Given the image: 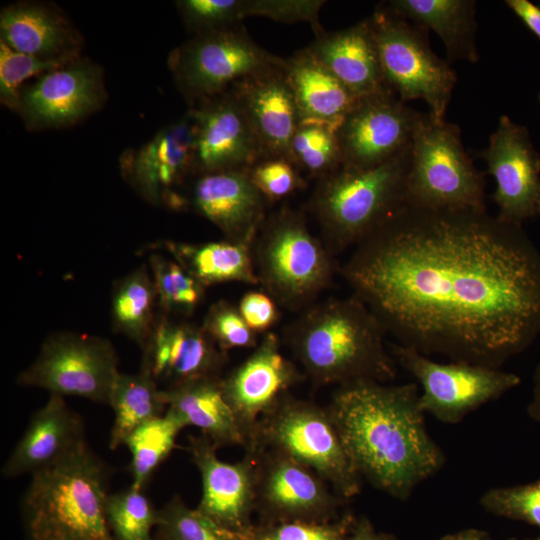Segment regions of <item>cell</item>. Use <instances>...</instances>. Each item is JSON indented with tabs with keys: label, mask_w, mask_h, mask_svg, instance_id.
<instances>
[{
	"label": "cell",
	"mask_w": 540,
	"mask_h": 540,
	"mask_svg": "<svg viewBox=\"0 0 540 540\" xmlns=\"http://www.w3.org/2000/svg\"><path fill=\"white\" fill-rule=\"evenodd\" d=\"M419 115L390 90L358 98L336 128L341 166L371 168L404 152Z\"/></svg>",
	"instance_id": "cell-15"
},
{
	"label": "cell",
	"mask_w": 540,
	"mask_h": 540,
	"mask_svg": "<svg viewBox=\"0 0 540 540\" xmlns=\"http://www.w3.org/2000/svg\"><path fill=\"white\" fill-rule=\"evenodd\" d=\"M110 474L88 444L33 474L21 501L28 540H115L106 513Z\"/></svg>",
	"instance_id": "cell-4"
},
{
	"label": "cell",
	"mask_w": 540,
	"mask_h": 540,
	"mask_svg": "<svg viewBox=\"0 0 540 540\" xmlns=\"http://www.w3.org/2000/svg\"><path fill=\"white\" fill-rule=\"evenodd\" d=\"M87 444L82 418L63 397L50 395L29 424L1 469L3 476H31L49 469Z\"/></svg>",
	"instance_id": "cell-24"
},
{
	"label": "cell",
	"mask_w": 540,
	"mask_h": 540,
	"mask_svg": "<svg viewBox=\"0 0 540 540\" xmlns=\"http://www.w3.org/2000/svg\"><path fill=\"white\" fill-rule=\"evenodd\" d=\"M356 517L344 512L325 522L256 523L250 540H349Z\"/></svg>",
	"instance_id": "cell-39"
},
{
	"label": "cell",
	"mask_w": 540,
	"mask_h": 540,
	"mask_svg": "<svg viewBox=\"0 0 540 540\" xmlns=\"http://www.w3.org/2000/svg\"><path fill=\"white\" fill-rule=\"evenodd\" d=\"M510 540H516V539H510Z\"/></svg>",
	"instance_id": "cell-52"
},
{
	"label": "cell",
	"mask_w": 540,
	"mask_h": 540,
	"mask_svg": "<svg viewBox=\"0 0 540 540\" xmlns=\"http://www.w3.org/2000/svg\"><path fill=\"white\" fill-rule=\"evenodd\" d=\"M283 62L253 41L240 24L193 35L168 57L174 82L190 106Z\"/></svg>",
	"instance_id": "cell-10"
},
{
	"label": "cell",
	"mask_w": 540,
	"mask_h": 540,
	"mask_svg": "<svg viewBox=\"0 0 540 540\" xmlns=\"http://www.w3.org/2000/svg\"><path fill=\"white\" fill-rule=\"evenodd\" d=\"M480 504L496 516L540 528V479L527 484L489 489L480 498Z\"/></svg>",
	"instance_id": "cell-40"
},
{
	"label": "cell",
	"mask_w": 540,
	"mask_h": 540,
	"mask_svg": "<svg viewBox=\"0 0 540 540\" xmlns=\"http://www.w3.org/2000/svg\"><path fill=\"white\" fill-rule=\"evenodd\" d=\"M72 61V60H71ZM70 61L38 58L15 51L0 41V102L17 112L21 89L26 81L58 68Z\"/></svg>",
	"instance_id": "cell-38"
},
{
	"label": "cell",
	"mask_w": 540,
	"mask_h": 540,
	"mask_svg": "<svg viewBox=\"0 0 540 540\" xmlns=\"http://www.w3.org/2000/svg\"><path fill=\"white\" fill-rule=\"evenodd\" d=\"M156 540H250L222 528L196 508L188 507L179 495L158 510Z\"/></svg>",
	"instance_id": "cell-37"
},
{
	"label": "cell",
	"mask_w": 540,
	"mask_h": 540,
	"mask_svg": "<svg viewBox=\"0 0 540 540\" xmlns=\"http://www.w3.org/2000/svg\"><path fill=\"white\" fill-rule=\"evenodd\" d=\"M222 376L196 379L161 390L166 410L187 426L199 429L217 448L242 446L246 439L227 403L221 387Z\"/></svg>",
	"instance_id": "cell-27"
},
{
	"label": "cell",
	"mask_w": 540,
	"mask_h": 540,
	"mask_svg": "<svg viewBox=\"0 0 540 540\" xmlns=\"http://www.w3.org/2000/svg\"><path fill=\"white\" fill-rule=\"evenodd\" d=\"M349 540H397L394 536L378 532L370 520L362 516L356 518Z\"/></svg>",
	"instance_id": "cell-47"
},
{
	"label": "cell",
	"mask_w": 540,
	"mask_h": 540,
	"mask_svg": "<svg viewBox=\"0 0 540 540\" xmlns=\"http://www.w3.org/2000/svg\"><path fill=\"white\" fill-rule=\"evenodd\" d=\"M157 295L145 266L137 268L116 284L111 303L113 328L145 348L156 321Z\"/></svg>",
	"instance_id": "cell-32"
},
{
	"label": "cell",
	"mask_w": 540,
	"mask_h": 540,
	"mask_svg": "<svg viewBox=\"0 0 540 540\" xmlns=\"http://www.w3.org/2000/svg\"><path fill=\"white\" fill-rule=\"evenodd\" d=\"M247 173L269 202L281 200L305 186L298 168L284 158L262 159Z\"/></svg>",
	"instance_id": "cell-43"
},
{
	"label": "cell",
	"mask_w": 540,
	"mask_h": 540,
	"mask_svg": "<svg viewBox=\"0 0 540 540\" xmlns=\"http://www.w3.org/2000/svg\"><path fill=\"white\" fill-rule=\"evenodd\" d=\"M440 540H492L490 536L479 529H464L452 534L443 536Z\"/></svg>",
	"instance_id": "cell-49"
},
{
	"label": "cell",
	"mask_w": 540,
	"mask_h": 540,
	"mask_svg": "<svg viewBox=\"0 0 540 540\" xmlns=\"http://www.w3.org/2000/svg\"><path fill=\"white\" fill-rule=\"evenodd\" d=\"M195 137V121L187 110L142 146L121 155L124 179L151 203L181 207L183 201L174 189L195 174Z\"/></svg>",
	"instance_id": "cell-18"
},
{
	"label": "cell",
	"mask_w": 540,
	"mask_h": 540,
	"mask_svg": "<svg viewBox=\"0 0 540 540\" xmlns=\"http://www.w3.org/2000/svg\"><path fill=\"white\" fill-rule=\"evenodd\" d=\"M406 188L412 206L486 210L484 175L466 153L459 127L429 112H420L414 129Z\"/></svg>",
	"instance_id": "cell-8"
},
{
	"label": "cell",
	"mask_w": 540,
	"mask_h": 540,
	"mask_svg": "<svg viewBox=\"0 0 540 540\" xmlns=\"http://www.w3.org/2000/svg\"><path fill=\"white\" fill-rule=\"evenodd\" d=\"M161 246L204 287L224 282L259 284L252 245L225 239L207 243L164 241Z\"/></svg>",
	"instance_id": "cell-30"
},
{
	"label": "cell",
	"mask_w": 540,
	"mask_h": 540,
	"mask_svg": "<svg viewBox=\"0 0 540 540\" xmlns=\"http://www.w3.org/2000/svg\"><path fill=\"white\" fill-rule=\"evenodd\" d=\"M369 19L387 87L404 103L425 101L431 116L444 119L457 76L430 48L427 30L384 4Z\"/></svg>",
	"instance_id": "cell-9"
},
{
	"label": "cell",
	"mask_w": 540,
	"mask_h": 540,
	"mask_svg": "<svg viewBox=\"0 0 540 540\" xmlns=\"http://www.w3.org/2000/svg\"><path fill=\"white\" fill-rule=\"evenodd\" d=\"M340 274L399 345L500 368L540 334V250L486 210L407 202Z\"/></svg>",
	"instance_id": "cell-1"
},
{
	"label": "cell",
	"mask_w": 540,
	"mask_h": 540,
	"mask_svg": "<svg viewBox=\"0 0 540 540\" xmlns=\"http://www.w3.org/2000/svg\"><path fill=\"white\" fill-rule=\"evenodd\" d=\"M106 513L115 540H156L152 531L158 525V510L144 490L130 486L110 493Z\"/></svg>",
	"instance_id": "cell-35"
},
{
	"label": "cell",
	"mask_w": 540,
	"mask_h": 540,
	"mask_svg": "<svg viewBox=\"0 0 540 540\" xmlns=\"http://www.w3.org/2000/svg\"><path fill=\"white\" fill-rule=\"evenodd\" d=\"M392 353L421 386L423 412L446 424L459 423L521 383L519 376L500 368L456 361L440 363L399 344L392 346Z\"/></svg>",
	"instance_id": "cell-12"
},
{
	"label": "cell",
	"mask_w": 540,
	"mask_h": 540,
	"mask_svg": "<svg viewBox=\"0 0 540 540\" xmlns=\"http://www.w3.org/2000/svg\"><path fill=\"white\" fill-rule=\"evenodd\" d=\"M143 351L141 368L168 387L219 377L228 359L202 326L173 322L166 315L156 322Z\"/></svg>",
	"instance_id": "cell-21"
},
{
	"label": "cell",
	"mask_w": 540,
	"mask_h": 540,
	"mask_svg": "<svg viewBox=\"0 0 540 540\" xmlns=\"http://www.w3.org/2000/svg\"><path fill=\"white\" fill-rule=\"evenodd\" d=\"M191 203L225 239L252 245L267 217L269 201L247 171L227 170L198 174Z\"/></svg>",
	"instance_id": "cell-22"
},
{
	"label": "cell",
	"mask_w": 540,
	"mask_h": 540,
	"mask_svg": "<svg viewBox=\"0 0 540 540\" xmlns=\"http://www.w3.org/2000/svg\"><path fill=\"white\" fill-rule=\"evenodd\" d=\"M202 327L225 352L233 348H255L258 344L257 333L247 325L238 307L226 301L209 308Z\"/></svg>",
	"instance_id": "cell-42"
},
{
	"label": "cell",
	"mask_w": 540,
	"mask_h": 540,
	"mask_svg": "<svg viewBox=\"0 0 540 540\" xmlns=\"http://www.w3.org/2000/svg\"><path fill=\"white\" fill-rule=\"evenodd\" d=\"M217 449L201 434L188 438L186 450L202 482L196 509L222 528L249 538L256 512L255 455L245 451L241 460L229 463L218 458Z\"/></svg>",
	"instance_id": "cell-19"
},
{
	"label": "cell",
	"mask_w": 540,
	"mask_h": 540,
	"mask_svg": "<svg viewBox=\"0 0 540 540\" xmlns=\"http://www.w3.org/2000/svg\"><path fill=\"white\" fill-rule=\"evenodd\" d=\"M384 5L416 26L433 30L445 46L448 63L458 60L476 63L479 60L475 41V1L391 0Z\"/></svg>",
	"instance_id": "cell-29"
},
{
	"label": "cell",
	"mask_w": 540,
	"mask_h": 540,
	"mask_svg": "<svg viewBox=\"0 0 540 540\" xmlns=\"http://www.w3.org/2000/svg\"><path fill=\"white\" fill-rule=\"evenodd\" d=\"M107 98L102 68L80 56L26 84L17 113L30 131L65 128L97 112Z\"/></svg>",
	"instance_id": "cell-14"
},
{
	"label": "cell",
	"mask_w": 540,
	"mask_h": 540,
	"mask_svg": "<svg viewBox=\"0 0 540 540\" xmlns=\"http://www.w3.org/2000/svg\"><path fill=\"white\" fill-rule=\"evenodd\" d=\"M283 66L284 62L253 74L230 89L256 134L263 159L284 158L293 163L291 141L301 120Z\"/></svg>",
	"instance_id": "cell-23"
},
{
	"label": "cell",
	"mask_w": 540,
	"mask_h": 540,
	"mask_svg": "<svg viewBox=\"0 0 540 540\" xmlns=\"http://www.w3.org/2000/svg\"><path fill=\"white\" fill-rule=\"evenodd\" d=\"M195 121V174L248 171L263 159L256 134L231 89L188 109Z\"/></svg>",
	"instance_id": "cell-20"
},
{
	"label": "cell",
	"mask_w": 540,
	"mask_h": 540,
	"mask_svg": "<svg viewBox=\"0 0 540 540\" xmlns=\"http://www.w3.org/2000/svg\"><path fill=\"white\" fill-rule=\"evenodd\" d=\"M535 540H540V536L538 538H536Z\"/></svg>",
	"instance_id": "cell-51"
},
{
	"label": "cell",
	"mask_w": 540,
	"mask_h": 540,
	"mask_svg": "<svg viewBox=\"0 0 540 540\" xmlns=\"http://www.w3.org/2000/svg\"><path fill=\"white\" fill-rule=\"evenodd\" d=\"M0 41L38 58L71 61L81 56L83 39L53 3L19 1L0 11Z\"/></svg>",
	"instance_id": "cell-25"
},
{
	"label": "cell",
	"mask_w": 540,
	"mask_h": 540,
	"mask_svg": "<svg viewBox=\"0 0 540 540\" xmlns=\"http://www.w3.org/2000/svg\"><path fill=\"white\" fill-rule=\"evenodd\" d=\"M322 0H246V15L262 16L283 23L308 22L316 36L324 32L319 23Z\"/></svg>",
	"instance_id": "cell-44"
},
{
	"label": "cell",
	"mask_w": 540,
	"mask_h": 540,
	"mask_svg": "<svg viewBox=\"0 0 540 540\" xmlns=\"http://www.w3.org/2000/svg\"><path fill=\"white\" fill-rule=\"evenodd\" d=\"M411 146L371 168L341 166L318 180L308 203L332 255L362 239L406 203Z\"/></svg>",
	"instance_id": "cell-5"
},
{
	"label": "cell",
	"mask_w": 540,
	"mask_h": 540,
	"mask_svg": "<svg viewBox=\"0 0 540 540\" xmlns=\"http://www.w3.org/2000/svg\"><path fill=\"white\" fill-rule=\"evenodd\" d=\"M157 303L165 313H191L201 302L205 287L177 261L160 254L149 258Z\"/></svg>",
	"instance_id": "cell-36"
},
{
	"label": "cell",
	"mask_w": 540,
	"mask_h": 540,
	"mask_svg": "<svg viewBox=\"0 0 540 540\" xmlns=\"http://www.w3.org/2000/svg\"><path fill=\"white\" fill-rule=\"evenodd\" d=\"M479 156L495 181L492 198L498 218L522 225L540 216V155L525 126L502 115Z\"/></svg>",
	"instance_id": "cell-16"
},
{
	"label": "cell",
	"mask_w": 540,
	"mask_h": 540,
	"mask_svg": "<svg viewBox=\"0 0 540 540\" xmlns=\"http://www.w3.org/2000/svg\"><path fill=\"white\" fill-rule=\"evenodd\" d=\"M260 449L284 453L308 466L348 501L360 493L361 477L327 406L288 394L260 419L245 451Z\"/></svg>",
	"instance_id": "cell-7"
},
{
	"label": "cell",
	"mask_w": 540,
	"mask_h": 540,
	"mask_svg": "<svg viewBox=\"0 0 540 540\" xmlns=\"http://www.w3.org/2000/svg\"><path fill=\"white\" fill-rule=\"evenodd\" d=\"M186 426L172 412L152 418L137 427L125 440L131 453V486L144 490L157 468L176 446L177 435Z\"/></svg>",
	"instance_id": "cell-33"
},
{
	"label": "cell",
	"mask_w": 540,
	"mask_h": 540,
	"mask_svg": "<svg viewBox=\"0 0 540 540\" xmlns=\"http://www.w3.org/2000/svg\"><path fill=\"white\" fill-rule=\"evenodd\" d=\"M175 5L193 35L236 26L246 18L244 0H179Z\"/></svg>",
	"instance_id": "cell-41"
},
{
	"label": "cell",
	"mask_w": 540,
	"mask_h": 540,
	"mask_svg": "<svg viewBox=\"0 0 540 540\" xmlns=\"http://www.w3.org/2000/svg\"><path fill=\"white\" fill-rule=\"evenodd\" d=\"M238 309L256 333H267L279 320L277 302L267 293L250 291L241 298Z\"/></svg>",
	"instance_id": "cell-45"
},
{
	"label": "cell",
	"mask_w": 540,
	"mask_h": 540,
	"mask_svg": "<svg viewBox=\"0 0 540 540\" xmlns=\"http://www.w3.org/2000/svg\"><path fill=\"white\" fill-rule=\"evenodd\" d=\"M532 381V396L527 406V414L540 424V363L534 370Z\"/></svg>",
	"instance_id": "cell-48"
},
{
	"label": "cell",
	"mask_w": 540,
	"mask_h": 540,
	"mask_svg": "<svg viewBox=\"0 0 540 540\" xmlns=\"http://www.w3.org/2000/svg\"><path fill=\"white\" fill-rule=\"evenodd\" d=\"M538 99H539V102H540V92H539V95H538Z\"/></svg>",
	"instance_id": "cell-50"
},
{
	"label": "cell",
	"mask_w": 540,
	"mask_h": 540,
	"mask_svg": "<svg viewBox=\"0 0 540 540\" xmlns=\"http://www.w3.org/2000/svg\"><path fill=\"white\" fill-rule=\"evenodd\" d=\"M157 382L144 369L136 374L119 373L113 385L109 405L114 411L109 448L118 449L141 424L161 416L167 406Z\"/></svg>",
	"instance_id": "cell-31"
},
{
	"label": "cell",
	"mask_w": 540,
	"mask_h": 540,
	"mask_svg": "<svg viewBox=\"0 0 540 540\" xmlns=\"http://www.w3.org/2000/svg\"><path fill=\"white\" fill-rule=\"evenodd\" d=\"M306 49L357 98L390 90L383 77L369 18L346 29L324 31Z\"/></svg>",
	"instance_id": "cell-26"
},
{
	"label": "cell",
	"mask_w": 540,
	"mask_h": 540,
	"mask_svg": "<svg viewBox=\"0 0 540 540\" xmlns=\"http://www.w3.org/2000/svg\"><path fill=\"white\" fill-rule=\"evenodd\" d=\"M293 164L318 180L341 167L336 128L318 122H300L291 141Z\"/></svg>",
	"instance_id": "cell-34"
},
{
	"label": "cell",
	"mask_w": 540,
	"mask_h": 540,
	"mask_svg": "<svg viewBox=\"0 0 540 540\" xmlns=\"http://www.w3.org/2000/svg\"><path fill=\"white\" fill-rule=\"evenodd\" d=\"M419 385L359 380L338 386L327 405L360 477L399 500L445 462L429 435Z\"/></svg>",
	"instance_id": "cell-2"
},
{
	"label": "cell",
	"mask_w": 540,
	"mask_h": 540,
	"mask_svg": "<svg viewBox=\"0 0 540 540\" xmlns=\"http://www.w3.org/2000/svg\"><path fill=\"white\" fill-rule=\"evenodd\" d=\"M259 284L277 304L303 311L331 283L332 254L309 230L300 211L282 207L267 216L252 244Z\"/></svg>",
	"instance_id": "cell-6"
},
{
	"label": "cell",
	"mask_w": 540,
	"mask_h": 540,
	"mask_svg": "<svg viewBox=\"0 0 540 540\" xmlns=\"http://www.w3.org/2000/svg\"><path fill=\"white\" fill-rule=\"evenodd\" d=\"M119 373L117 353L109 340L66 332L43 342L34 362L18 375L17 383L51 395L109 404Z\"/></svg>",
	"instance_id": "cell-11"
},
{
	"label": "cell",
	"mask_w": 540,
	"mask_h": 540,
	"mask_svg": "<svg viewBox=\"0 0 540 540\" xmlns=\"http://www.w3.org/2000/svg\"><path fill=\"white\" fill-rule=\"evenodd\" d=\"M380 321L355 295L304 309L284 329V341L315 386L359 380L387 383L396 376Z\"/></svg>",
	"instance_id": "cell-3"
},
{
	"label": "cell",
	"mask_w": 540,
	"mask_h": 540,
	"mask_svg": "<svg viewBox=\"0 0 540 540\" xmlns=\"http://www.w3.org/2000/svg\"><path fill=\"white\" fill-rule=\"evenodd\" d=\"M505 3L540 40V6L529 0H507Z\"/></svg>",
	"instance_id": "cell-46"
},
{
	"label": "cell",
	"mask_w": 540,
	"mask_h": 540,
	"mask_svg": "<svg viewBox=\"0 0 540 540\" xmlns=\"http://www.w3.org/2000/svg\"><path fill=\"white\" fill-rule=\"evenodd\" d=\"M249 452L256 459L258 523L325 522L342 515L348 500L311 468L278 451Z\"/></svg>",
	"instance_id": "cell-13"
},
{
	"label": "cell",
	"mask_w": 540,
	"mask_h": 540,
	"mask_svg": "<svg viewBox=\"0 0 540 540\" xmlns=\"http://www.w3.org/2000/svg\"><path fill=\"white\" fill-rule=\"evenodd\" d=\"M305 378L286 358L273 332L264 334L254 351L228 375L222 377L223 395L246 439V449L260 419Z\"/></svg>",
	"instance_id": "cell-17"
},
{
	"label": "cell",
	"mask_w": 540,
	"mask_h": 540,
	"mask_svg": "<svg viewBox=\"0 0 540 540\" xmlns=\"http://www.w3.org/2000/svg\"><path fill=\"white\" fill-rule=\"evenodd\" d=\"M283 69L301 122H318L337 128L358 100L306 48L284 59Z\"/></svg>",
	"instance_id": "cell-28"
}]
</instances>
